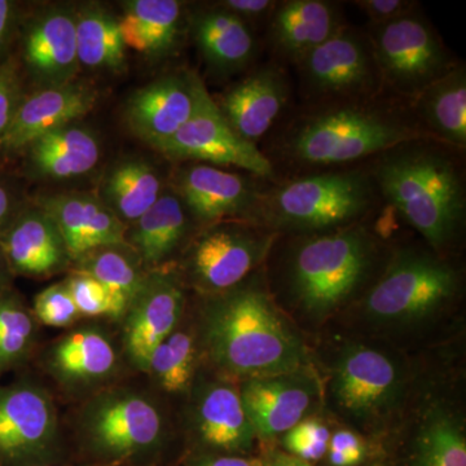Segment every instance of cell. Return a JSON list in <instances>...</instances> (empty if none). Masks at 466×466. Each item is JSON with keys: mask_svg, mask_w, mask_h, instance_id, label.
Here are the masks:
<instances>
[{"mask_svg": "<svg viewBox=\"0 0 466 466\" xmlns=\"http://www.w3.org/2000/svg\"><path fill=\"white\" fill-rule=\"evenodd\" d=\"M412 466H466L461 424L450 413H431L415 441Z\"/></svg>", "mask_w": 466, "mask_h": 466, "instance_id": "33", "label": "cell"}, {"mask_svg": "<svg viewBox=\"0 0 466 466\" xmlns=\"http://www.w3.org/2000/svg\"><path fill=\"white\" fill-rule=\"evenodd\" d=\"M354 5L370 18V26L391 23L420 5L415 0H358Z\"/></svg>", "mask_w": 466, "mask_h": 466, "instance_id": "42", "label": "cell"}, {"mask_svg": "<svg viewBox=\"0 0 466 466\" xmlns=\"http://www.w3.org/2000/svg\"><path fill=\"white\" fill-rule=\"evenodd\" d=\"M142 29L150 56L170 54L179 41L183 26V3L177 0H134L126 3Z\"/></svg>", "mask_w": 466, "mask_h": 466, "instance_id": "35", "label": "cell"}, {"mask_svg": "<svg viewBox=\"0 0 466 466\" xmlns=\"http://www.w3.org/2000/svg\"><path fill=\"white\" fill-rule=\"evenodd\" d=\"M57 434L56 408L45 389L32 382L0 388V466L41 458Z\"/></svg>", "mask_w": 466, "mask_h": 466, "instance_id": "13", "label": "cell"}, {"mask_svg": "<svg viewBox=\"0 0 466 466\" xmlns=\"http://www.w3.org/2000/svg\"><path fill=\"white\" fill-rule=\"evenodd\" d=\"M16 5L8 0H0V52L7 47L16 25Z\"/></svg>", "mask_w": 466, "mask_h": 466, "instance_id": "45", "label": "cell"}, {"mask_svg": "<svg viewBox=\"0 0 466 466\" xmlns=\"http://www.w3.org/2000/svg\"><path fill=\"white\" fill-rule=\"evenodd\" d=\"M35 318L14 293H0V373L23 363L35 339Z\"/></svg>", "mask_w": 466, "mask_h": 466, "instance_id": "36", "label": "cell"}, {"mask_svg": "<svg viewBox=\"0 0 466 466\" xmlns=\"http://www.w3.org/2000/svg\"><path fill=\"white\" fill-rule=\"evenodd\" d=\"M386 94L408 103L458 66L419 7L367 33Z\"/></svg>", "mask_w": 466, "mask_h": 466, "instance_id": "6", "label": "cell"}, {"mask_svg": "<svg viewBox=\"0 0 466 466\" xmlns=\"http://www.w3.org/2000/svg\"><path fill=\"white\" fill-rule=\"evenodd\" d=\"M0 249L9 271L18 275L56 274L72 263L56 225L38 207L18 214L0 236Z\"/></svg>", "mask_w": 466, "mask_h": 466, "instance_id": "22", "label": "cell"}, {"mask_svg": "<svg viewBox=\"0 0 466 466\" xmlns=\"http://www.w3.org/2000/svg\"><path fill=\"white\" fill-rule=\"evenodd\" d=\"M156 149L175 161L238 167L262 180H274L276 174L266 153L229 127L208 90L192 118Z\"/></svg>", "mask_w": 466, "mask_h": 466, "instance_id": "11", "label": "cell"}, {"mask_svg": "<svg viewBox=\"0 0 466 466\" xmlns=\"http://www.w3.org/2000/svg\"><path fill=\"white\" fill-rule=\"evenodd\" d=\"M48 370L66 388H90L106 381L118 370L116 346L99 327L73 330L55 343Z\"/></svg>", "mask_w": 466, "mask_h": 466, "instance_id": "24", "label": "cell"}, {"mask_svg": "<svg viewBox=\"0 0 466 466\" xmlns=\"http://www.w3.org/2000/svg\"><path fill=\"white\" fill-rule=\"evenodd\" d=\"M95 466H96V465H95Z\"/></svg>", "mask_w": 466, "mask_h": 466, "instance_id": "50", "label": "cell"}, {"mask_svg": "<svg viewBox=\"0 0 466 466\" xmlns=\"http://www.w3.org/2000/svg\"><path fill=\"white\" fill-rule=\"evenodd\" d=\"M376 466H385V465H376Z\"/></svg>", "mask_w": 466, "mask_h": 466, "instance_id": "49", "label": "cell"}, {"mask_svg": "<svg viewBox=\"0 0 466 466\" xmlns=\"http://www.w3.org/2000/svg\"><path fill=\"white\" fill-rule=\"evenodd\" d=\"M9 271L7 262H5V256H3L2 249H0V289H2L3 284H5V276Z\"/></svg>", "mask_w": 466, "mask_h": 466, "instance_id": "48", "label": "cell"}, {"mask_svg": "<svg viewBox=\"0 0 466 466\" xmlns=\"http://www.w3.org/2000/svg\"><path fill=\"white\" fill-rule=\"evenodd\" d=\"M195 425L204 443L227 452L249 451L256 438L240 391L227 383L208 385L198 395Z\"/></svg>", "mask_w": 466, "mask_h": 466, "instance_id": "28", "label": "cell"}, {"mask_svg": "<svg viewBox=\"0 0 466 466\" xmlns=\"http://www.w3.org/2000/svg\"><path fill=\"white\" fill-rule=\"evenodd\" d=\"M79 66L92 70L118 72L125 66V45L118 20L97 7L76 14Z\"/></svg>", "mask_w": 466, "mask_h": 466, "instance_id": "31", "label": "cell"}, {"mask_svg": "<svg viewBox=\"0 0 466 466\" xmlns=\"http://www.w3.org/2000/svg\"><path fill=\"white\" fill-rule=\"evenodd\" d=\"M34 317L48 327H69L82 317L66 281L42 290L34 300Z\"/></svg>", "mask_w": 466, "mask_h": 466, "instance_id": "39", "label": "cell"}, {"mask_svg": "<svg viewBox=\"0 0 466 466\" xmlns=\"http://www.w3.org/2000/svg\"><path fill=\"white\" fill-rule=\"evenodd\" d=\"M426 137L410 103L383 92L370 99L309 106L281 131L271 153L296 170L323 171Z\"/></svg>", "mask_w": 466, "mask_h": 466, "instance_id": "1", "label": "cell"}, {"mask_svg": "<svg viewBox=\"0 0 466 466\" xmlns=\"http://www.w3.org/2000/svg\"><path fill=\"white\" fill-rule=\"evenodd\" d=\"M309 106L370 99L383 94L367 33L343 25L296 66Z\"/></svg>", "mask_w": 466, "mask_h": 466, "instance_id": "8", "label": "cell"}, {"mask_svg": "<svg viewBox=\"0 0 466 466\" xmlns=\"http://www.w3.org/2000/svg\"><path fill=\"white\" fill-rule=\"evenodd\" d=\"M184 305L179 276L165 267L148 271L122 318V345L135 368L146 372L153 351L179 327Z\"/></svg>", "mask_w": 466, "mask_h": 466, "instance_id": "12", "label": "cell"}, {"mask_svg": "<svg viewBox=\"0 0 466 466\" xmlns=\"http://www.w3.org/2000/svg\"><path fill=\"white\" fill-rule=\"evenodd\" d=\"M195 370V337L177 327L153 351L146 372L162 390L170 394H182L191 386Z\"/></svg>", "mask_w": 466, "mask_h": 466, "instance_id": "34", "label": "cell"}, {"mask_svg": "<svg viewBox=\"0 0 466 466\" xmlns=\"http://www.w3.org/2000/svg\"><path fill=\"white\" fill-rule=\"evenodd\" d=\"M205 91L195 73L162 76L130 97L126 121L137 137L157 148L192 118Z\"/></svg>", "mask_w": 466, "mask_h": 466, "instance_id": "15", "label": "cell"}, {"mask_svg": "<svg viewBox=\"0 0 466 466\" xmlns=\"http://www.w3.org/2000/svg\"><path fill=\"white\" fill-rule=\"evenodd\" d=\"M308 235L291 249L288 285L300 308L312 317H325L367 283L376 263L377 244L361 222Z\"/></svg>", "mask_w": 466, "mask_h": 466, "instance_id": "5", "label": "cell"}, {"mask_svg": "<svg viewBox=\"0 0 466 466\" xmlns=\"http://www.w3.org/2000/svg\"><path fill=\"white\" fill-rule=\"evenodd\" d=\"M213 100L229 127L242 140L257 146L287 109L289 81L281 66L265 64Z\"/></svg>", "mask_w": 466, "mask_h": 466, "instance_id": "16", "label": "cell"}, {"mask_svg": "<svg viewBox=\"0 0 466 466\" xmlns=\"http://www.w3.org/2000/svg\"><path fill=\"white\" fill-rule=\"evenodd\" d=\"M66 283L82 317L122 319L127 311L125 303L90 275L73 271Z\"/></svg>", "mask_w": 466, "mask_h": 466, "instance_id": "37", "label": "cell"}, {"mask_svg": "<svg viewBox=\"0 0 466 466\" xmlns=\"http://www.w3.org/2000/svg\"><path fill=\"white\" fill-rule=\"evenodd\" d=\"M267 24L276 56L294 66L346 25L339 5L325 0L278 2Z\"/></svg>", "mask_w": 466, "mask_h": 466, "instance_id": "20", "label": "cell"}, {"mask_svg": "<svg viewBox=\"0 0 466 466\" xmlns=\"http://www.w3.org/2000/svg\"><path fill=\"white\" fill-rule=\"evenodd\" d=\"M25 60L45 87L73 82L78 73L76 14L66 9L46 12L30 26L25 39Z\"/></svg>", "mask_w": 466, "mask_h": 466, "instance_id": "23", "label": "cell"}, {"mask_svg": "<svg viewBox=\"0 0 466 466\" xmlns=\"http://www.w3.org/2000/svg\"><path fill=\"white\" fill-rule=\"evenodd\" d=\"M242 406L256 437L287 433L308 417L317 400V386L299 373L245 380Z\"/></svg>", "mask_w": 466, "mask_h": 466, "instance_id": "19", "label": "cell"}, {"mask_svg": "<svg viewBox=\"0 0 466 466\" xmlns=\"http://www.w3.org/2000/svg\"><path fill=\"white\" fill-rule=\"evenodd\" d=\"M17 216L16 196L7 184L0 182V236L12 225Z\"/></svg>", "mask_w": 466, "mask_h": 466, "instance_id": "44", "label": "cell"}, {"mask_svg": "<svg viewBox=\"0 0 466 466\" xmlns=\"http://www.w3.org/2000/svg\"><path fill=\"white\" fill-rule=\"evenodd\" d=\"M75 265V271L96 279L127 309L148 274L130 245L99 248L76 260Z\"/></svg>", "mask_w": 466, "mask_h": 466, "instance_id": "32", "label": "cell"}, {"mask_svg": "<svg viewBox=\"0 0 466 466\" xmlns=\"http://www.w3.org/2000/svg\"><path fill=\"white\" fill-rule=\"evenodd\" d=\"M189 213L174 189H164L156 204L127 227L126 241L147 271L164 268L189 228Z\"/></svg>", "mask_w": 466, "mask_h": 466, "instance_id": "27", "label": "cell"}, {"mask_svg": "<svg viewBox=\"0 0 466 466\" xmlns=\"http://www.w3.org/2000/svg\"><path fill=\"white\" fill-rule=\"evenodd\" d=\"M426 135L450 148H466V69L461 63L410 101Z\"/></svg>", "mask_w": 466, "mask_h": 466, "instance_id": "25", "label": "cell"}, {"mask_svg": "<svg viewBox=\"0 0 466 466\" xmlns=\"http://www.w3.org/2000/svg\"><path fill=\"white\" fill-rule=\"evenodd\" d=\"M400 390V370L379 350L366 346L346 350L334 368V400L355 419H376L388 412Z\"/></svg>", "mask_w": 466, "mask_h": 466, "instance_id": "14", "label": "cell"}, {"mask_svg": "<svg viewBox=\"0 0 466 466\" xmlns=\"http://www.w3.org/2000/svg\"><path fill=\"white\" fill-rule=\"evenodd\" d=\"M174 191L189 216L214 225L238 218L249 220L262 189L247 175L195 162L179 171Z\"/></svg>", "mask_w": 466, "mask_h": 466, "instance_id": "17", "label": "cell"}, {"mask_svg": "<svg viewBox=\"0 0 466 466\" xmlns=\"http://www.w3.org/2000/svg\"><path fill=\"white\" fill-rule=\"evenodd\" d=\"M198 466H265V461L257 458H242V456H222L208 460Z\"/></svg>", "mask_w": 466, "mask_h": 466, "instance_id": "46", "label": "cell"}, {"mask_svg": "<svg viewBox=\"0 0 466 466\" xmlns=\"http://www.w3.org/2000/svg\"><path fill=\"white\" fill-rule=\"evenodd\" d=\"M23 101L16 66L11 61L0 64V148Z\"/></svg>", "mask_w": 466, "mask_h": 466, "instance_id": "40", "label": "cell"}, {"mask_svg": "<svg viewBox=\"0 0 466 466\" xmlns=\"http://www.w3.org/2000/svg\"><path fill=\"white\" fill-rule=\"evenodd\" d=\"M276 235L258 226L214 223L193 241L186 256L187 275L198 289L223 293L244 283L265 260Z\"/></svg>", "mask_w": 466, "mask_h": 466, "instance_id": "9", "label": "cell"}, {"mask_svg": "<svg viewBox=\"0 0 466 466\" xmlns=\"http://www.w3.org/2000/svg\"><path fill=\"white\" fill-rule=\"evenodd\" d=\"M327 455L332 466H358L367 458V444L354 431H339L330 435Z\"/></svg>", "mask_w": 466, "mask_h": 466, "instance_id": "41", "label": "cell"}, {"mask_svg": "<svg viewBox=\"0 0 466 466\" xmlns=\"http://www.w3.org/2000/svg\"><path fill=\"white\" fill-rule=\"evenodd\" d=\"M265 466H315L287 452H275L265 461Z\"/></svg>", "mask_w": 466, "mask_h": 466, "instance_id": "47", "label": "cell"}, {"mask_svg": "<svg viewBox=\"0 0 466 466\" xmlns=\"http://www.w3.org/2000/svg\"><path fill=\"white\" fill-rule=\"evenodd\" d=\"M193 38L208 67L232 75L250 66L257 54V39L250 25L219 5L193 17Z\"/></svg>", "mask_w": 466, "mask_h": 466, "instance_id": "26", "label": "cell"}, {"mask_svg": "<svg viewBox=\"0 0 466 466\" xmlns=\"http://www.w3.org/2000/svg\"><path fill=\"white\" fill-rule=\"evenodd\" d=\"M162 192V179L153 165L127 158L110 168L99 198L128 227L156 204Z\"/></svg>", "mask_w": 466, "mask_h": 466, "instance_id": "30", "label": "cell"}, {"mask_svg": "<svg viewBox=\"0 0 466 466\" xmlns=\"http://www.w3.org/2000/svg\"><path fill=\"white\" fill-rule=\"evenodd\" d=\"M380 202L370 168H332L262 188L249 220L267 229L329 232L360 223Z\"/></svg>", "mask_w": 466, "mask_h": 466, "instance_id": "4", "label": "cell"}, {"mask_svg": "<svg viewBox=\"0 0 466 466\" xmlns=\"http://www.w3.org/2000/svg\"><path fill=\"white\" fill-rule=\"evenodd\" d=\"M276 5L278 2L274 0H225L218 5L250 25L251 23L268 21Z\"/></svg>", "mask_w": 466, "mask_h": 466, "instance_id": "43", "label": "cell"}, {"mask_svg": "<svg viewBox=\"0 0 466 466\" xmlns=\"http://www.w3.org/2000/svg\"><path fill=\"white\" fill-rule=\"evenodd\" d=\"M330 431L317 419H305L284 434L283 446L287 453L315 462L327 455Z\"/></svg>", "mask_w": 466, "mask_h": 466, "instance_id": "38", "label": "cell"}, {"mask_svg": "<svg viewBox=\"0 0 466 466\" xmlns=\"http://www.w3.org/2000/svg\"><path fill=\"white\" fill-rule=\"evenodd\" d=\"M456 153L426 137L386 150L368 167L381 200L435 251L450 248L465 223L464 170Z\"/></svg>", "mask_w": 466, "mask_h": 466, "instance_id": "2", "label": "cell"}, {"mask_svg": "<svg viewBox=\"0 0 466 466\" xmlns=\"http://www.w3.org/2000/svg\"><path fill=\"white\" fill-rule=\"evenodd\" d=\"M95 103L96 92L78 82L43 87L24 99L2 149L8 152L26 149L42 135L75 124L76 119L94 108Z\"/></svg>", "mask_w": 466, "mask_h": 466, "instance_id": "21", "label": "cell"}, {"mask_svg": "<svg viewBox=\"0 0 466 466\" xmlns=\"http://www.w3.org/2000/svg\"><path fill=\"white\" fill-rule=\"evenodd\" d=\"M459 289L460 274L450 262L421 251H401L368 291L364 309L379 323H415L441 311Z\"/></svg>", "mask_w": 466, "mask_h": 466, "instance_id": "7", "label": "cell"}, {"mask_svg": "<svg viewBox=\"0 0 466 466\" xmlns=\"http://www.w3.org/2000/svg\"><path fill=\"white\" fill-rule=\"evenodd\" d=\"M81 425L91 446L115 462L155 449L165 431L157 404L128 389L95 397L82 412Z\"/></svg>", "mask_w": 466, "mask_h": 466, "instance_id": "10", "label": "cell"}, {"mask_svg": "<svg viewBox=\"0 0 466 466\" xmlns=\"http://www.w3.org/2000/svg\"><path fill=\"white\" fill-rule=\"evenodd\" d=\"M34 173L47 179H67L87 174L100 159V143L88 128L64 126L27 147Z\"/></svg>", "mask_w": 466, "mask_h": 466, "instance_id": "29", "label": "cell"}, {"mask_svg": "<svg viewBox=\"0 0 466 466\" xmlns=\"http://www.w3.org/2000/svg\"><path fill=\"white\" fill-rule=\"evenodd\" d=\"M51 217L66 242L72 263L95 249L128 245L127 226L99 196L90 193H61L38 202Z\"/></svg>", "mask_w": 466, "mask_h": 466, "instance_id": "18", "label": "cell"}, {"mask_svg": "<svg viewBox=\"0 0 466 466\" xmlns=\"http://www.w3.org/2000/svg\"><path fill=\"white\" fill-rule=\"evenodd\" d=\"M213 296L205 306L202 337L217 367L247 380L306 370L305 346L262 285L245 280Z\"/></svg>", "mask_w": 466, "mask_h": 466, "instance_id": "3", "label": "cell"}]
</instances>
